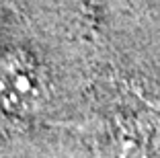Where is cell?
<instances>
[{
	"instance_id": "6da1fadb",
	"label": "cell",
	"mask_w": 160,
	"mask_h": 158,
	"mask_svg": "<svg viewBox=\"0 0 160 158\" xmlns=\"http://www.w3.org/2000/svg\"><path fill=\"white\" fill-rule=\"evenodd\" d=\"M47 99L45 70L29 51L14 49L0 56V111L29 117L41 111Z\"/></svg>"
},
{
	"instance_id": "7a4b0ae2",
	"label": "cell",
	"mask_w": 160,
	"mask_h": 158,
	"mask_svg": "<svg viewBox=\"0 0 160 158\" xmlns=\"http://www.w3.org/2000/svg\"><path fill=\"white\" fill-rule=\"evenodd\" d=\"M4 117H6V113L0 111V131H2V125H4Z\"/></svg>"
}]
</instances>
